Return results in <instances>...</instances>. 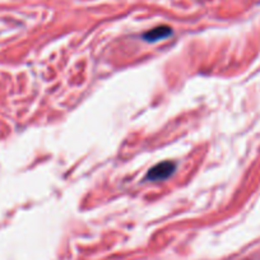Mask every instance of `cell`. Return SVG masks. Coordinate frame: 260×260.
Masks as SVG:
<instances>
[{
    "instance_id": "obj_1",
    "label": "cell",
    "mask_w": 260,
    "mask_h": 260,
    "mask_svg": "<svg viewBox=\"0 0 260 260\" xmlns=\"http://www.w3.org/2000/svg\"><path fill=\"white\" fill-rule=\"evenodd\" d=\"M176 170V164L171 161H165L161 164L156 165L154 167H152L151 170L147 174L146 179L148 181H158V180H165L169 176H171L174 174V171Z\"/></svg>"
},
{
    "instance_id": "obj_2",
    "label": "cell",
    "mask_w": 260,
    "mask_h": 260,
    "mask_svg": "<svg viewBox=\"0 0 260 260\" xmlns=\"http://www.w3.org/2000/svg\"><path fill=\"white\" fill-rule=\"evenodd\" d=\"M172 34V29L169 26H158L151 31L146 32L143 35V40L147 42H157L162 39H166Z\"/></svg>"
}]
</instances>
